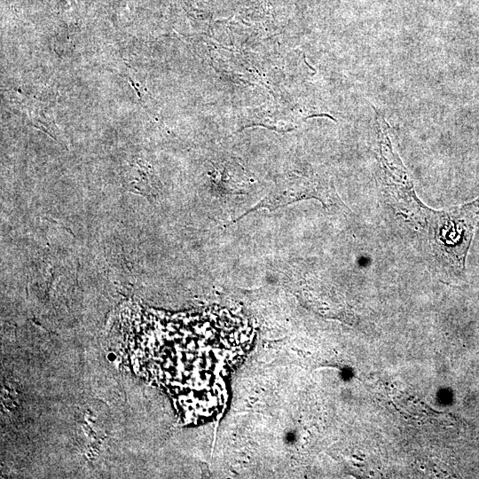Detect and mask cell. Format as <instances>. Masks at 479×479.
<instances>
[{"mask_svg":"<svg viewBox=\"0 0 479 479\" xmlns=\"http://www.w3.org/2000/svg\"><path fill=\"white\" fill-rule=\"evenodd\" d=\"M388 192L395 208L410 217L415 230L423 239L428 252L436 263L453 272L465 270L467 251L479 223V198L448 210L427 208L416 198L412 185L404 175L386 171Z\"/></svg>","mask_w":479,"mask_h":479,"instance_id":"1","label":"cell"},{"mask_svg":"<svg viewBox=\"0 0 479 479\" xmlns=\"http://www.w3.org/2000/svg\"><path fill=\"white\" fill-rule=\"evenodd\" d=\"M312 198L318 200L325 206L333 205L337 200L334 189L326 183L304 177H291L278 185L265 199L237 220L259 208L274 210L301 200Z\"/></svg>","mask_w":479,"mask_h":479,"instance_id":"2","label":"cell"}]
</instances>
